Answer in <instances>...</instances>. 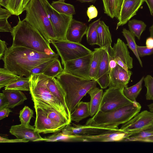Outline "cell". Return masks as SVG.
<instances>
[{"label":"cell","instance_id":"11a10c76","mask_svg":"<svg viewBox=\"0 0 153 153\" xmlns=\"http://www.w3.org/2000/svg\"><path fill=\"white\" fill-rule=\"evenodd\" d=\"M150 36L153 37V23L149 28Z\"/></svg>","mask_w":153,"mask_h":153},{"label":"cell","instance_id":"f546056e","mask_svg":"<svg viewBox=\"0 0 153 153\" xmlns=\"http://www.w3.org/2000/svg\"><path fill=\"white\" fill-rule=\"evenodd\" d=\"M6 90H14L30 91V79L29 77H21L17 80L9 84L4 88Z\"/></svg>","mask_w":153,"mask_h":153},{"label":"cell","instance_id":"1f68e13d","mask_svg":"<svg viewBox=\"0 0 153 153\" xmlns=\"http://www.w3.org/2000/svg\"><path fill=\"white\" fill-rule=\"evenodd\" d=\"M21 76L5 68H0V89L17 80Z\"/></svg>","mask_w":153,"mask_h":153},{"label":"cell","instance_id":"cb8c5ba5","mask_svg":"<svg viewBox=\"0 0 153 153\" xmlns=\"http://www.w3.org/2000/svg\"><path fill=\"white\" fill-rule=\"evenodd\" d=\"M46 84L49 91L67 107L65 100V92L57 78L47 76Z\"/></svg>","mask_w":153,"mask_h":153},{"label":"cell","instance_id":"ab89813d","mask_svg":"<svg viewBox=\"0 0 153 153\" xmlns=\"http://www.w3.org/2000/svg\"><path fill=\"white\" fill-rule=\"evenodd\" d=\"M33 112L31 109L25 106L20 111L19 118L22 125L28 127H31L30 124V120L33 117Z\"/></svg>","mask_w":153,"mask_h":153},{"label":"cell","instance_id":"f6af8a7d","mask_svg":"<svg viewBox=\"0 0 153 153\" xmlns=\"http://www.w3.org/2000/svg\"><path fill=\"white\" fill-rule=\"evenodd\" d=\"M29 141L24 139H10L1 136L0 137V143H27Z\"/></svg>","mask_w":153,"mask_h":153},{"label":"cell","instance_id":"bcb514c9","mask_svg":"<svg viewBox=\"0 0 153 153\" xmlns=\"http://www.w3.org/2000/svg\"><path fill=\"white\" fill-rule=\"evenodd\" d=\"M7 44L5 41L0 40V59H2L4 53L7 49Z\"/></svg>","mask_w":153,"mask_h":153},{"label":"cell","instance_id":"277c9868","mask_svg":"<svg viewBox=\"0 0 153 153\" xmlns=\"http://www.w3.org/2000/svg\"><path fill=\"white\" fill-rule=\"evenodd\" d=\"M24 19L36 29L49 43L57 41L51 23L41 0H30L25 7Z\"/></svg>","mask_w":153,"mask_h":153},{"label":"cell","instance_id":"9f6ffc18","mask_svg":"<svg viewBox=\"0 0 153 153\" xmlns=\"http://www.w3.org/2000/svg\"><path fill=\"white\" fill-rule=\"evenodd\" d=\"M30 0H23V7L24 10H25V8L26 5L29 2Z\"/></svg>","mask_w":153,"mask_h":153},{"label":"cell","instance_id":"f907efd6","mask_svg":"<svg viewBox=\"0 0 153 153\" xmlns=\"http://www.w3.org/2000/svg\"><path fill=\"white\" fill-rule=\"evenodd\" d=\"M149 9L151 14L153 16V0H144Z\"/></svg>","mask_w":153,"mask_h":153},{"label":"cell","instance_id":"f5cc1de1","mask_svg":"<svg viewBox=\"0 0 153 153\" xmlns=\"http://www.w3.org/2000/svg\"><path fill=\"white\" fill-rule=\"evenodd\" d=\"M7 4V0H0V5L6 8Z\"/></svg>","mask_w":153,"mask_h":153},{"label":"cell","instance_id":"f1b7e54d","mask_svg":"<svg viewBox=\"0 0 153 153\" xmlns=\"http://www.w3.org/2000/svg\"><path fill=\"white\" fill-rule=\"evenodd\" d=\"M144 76L135 84L129 87L126 86L123 88V92L126 97L132 102L136 101V99L142 88V83Z\"/></svg>","mask_w":153,"mask_h":153},{"label":"cell","instance_id":"d590c367","mask_svg":"<svg viewBox=\"0 0 153 153\" xmlns=\"http://www.w3.org/2000/svg\"><path fill=\"white\" fill-rule=\"evenodd\" d=\"M100 21V19H99L90 24L88 27L86 35L87 42L90 45H97L98 39L97 29Z\"/></svg>","mask_w":153,"mask_h":153},{"label":"cell","instance_id":"44dd1931","mask_svg":"<svg viewBox=\"0 0 153 153\" xmlns=\"http://www.w3.org/2000/svg\"><path fill=\"white\" fill-rule=\"evenodd\" d=\"M109 73V54L107 50L104 48L102 59L95 80L99 85L104 87L109 85L110 79Z\"/></svg>","mask_w":153,"mask_h":153},{"label":"cell","instance_id":"681fc988","mask_svg":"<svg viewBox=\"0 0 153 153\" xmlns=\"http://www.w3.org/2000/svg\"><path fill=\"white\" fill-rule=\"evenodd\" d=\"M146 45L149 49L153 48V37L150 36L146 39Z\"/></svg>","mask_w":153,"mask_h":153},{"label":"cell","instance_id":"9c48e42d","mask_svg":"<svg viewBox=\"0 0 153 153\" xmlns=\"http://www.w3.org/2000/svg\"><path fill=\"white\" fill-rule=\"evenodd\" d=\"M51 23L57 40H66L67 31L73 19V16L59 13L48 0H41Z\"/></svg>","mask_w":153,"mask_h":153},{"label":"cell","instance_id":"7402d4cb","mask_svg":"<svg viewBox=\"0 0 153 153\" xmlns=\"http://www.w3.org/2000/svg\"><path fill=\"white\" fill-rule=\"evenodd\" d=\"M98 39L97 45L100 47L106 49L109 54L112 53V47L111 34L108 27L105 22L100 21L97 29Z\"/></svg>","mask_w":153,"mask_h":153},{"label":"cell","instance_id":"4fadbf2b","mask_svg":"<svg viewBox=\"0 0 153 153\" xmlns=\"http://www.w3.org/2000/svg\"><path fill=\"white\" fill-rule=\"evenodd\" d=\"M36 113L34 127L39 133L46 134L61 131L66 126L61 125L49 118L42 109L33 102Z\"/></svg>","mask_w":153,"mask_h":153},{"label":"cell","instance_id":"3957f363","mask_svg":"<svg viewBox=\"0 0 153 153\" xmlns=\"http://www.w3.org/2000/svg\"><path fill=\"white\" fill-rule=\"evenodd\" d=\"M65 93V100L70 114L91 89L96 87L95 80L86 79L64 72L57 77Z\"/></svg>","mask_w":153,"mask_h":153},{"label":"cell","instance_id":"4316f807","mask_svg":"<svg viewBox=\"0 0 153 153\" xmlns=\"http://www.w3.org/2000/svg\"><path fill=\"white\" fill-rule=\"evenodd\" d=\"M90 116L89 102L80 101L71 114L70 119L71 121L78 123Z\"/></svg>","mask_w":153,"mask_h":153},{"label":"cell","instance_id":"e575fe53","mask_svg":"<svg viewBox=\"0 0 153 153\" xmlns=\"http://www.w3.org/2000/svg\"><path fill=\"white\" fill-rule=\"evenodd\" d=\"M51 5L59 13L72 16L76 13L74 6L71 4L65 3L64 1H53Z\"/></svg>","mask_w":153,"mask_h":153},{"label":"cell","instance_id":"8fae6325","mask_svg":"<svg viewBox=\"0 0 153 153\" xmlns=\"http://www.w3.org/2000/svg\"><path fill=\"white\" fill-rule=\"evenodd\" d=\"M92 55V53L65 62L63 65L64 72L82 78L91 79L89 76V71Z\"/></svg>","mask_w":153,"mask_h":153},{"label":"cell","instance_id":"83f0119b","mask_svg":"<svg viewBox=\"0 0 153 153\" xmlns=\"http://www.w3.org/2000/svg\"><path fill=\"white\" fill-rule=\"evenodd\" d=\"M104 51V48L100 47L94 49L92 52L89 71V76L91 80L96 79Z\"/></svg>","mask_w":153,"mask_h":153},{"label":"cell","instance_id":"db71d44e","mask_svg":"<svg viewBox=\"0 0 153 153\" xmlns=\"http://www.w3.org/2000/svg\"><path fill=\"white\" fill-rule=\"evenodd\" d=\"M97 0H77L81 3L91 2L94 3Z\"/></svg>","mask_w":153,"mask_h":153},{"label":"cell","instance_id":"f35d334b","mask_svg":"<svg viewBox=\"0 0 153 153\" xmlns=\"http://www.w3.org/2000/svg\"><path fill=\"white\" fill-rule=\"evenodd\" d=\"M23 0H7L6 8L8 10L12 15L19 16L25 10L23 7Z\"/></svg>","mask_w":153,"mask_h":153},{"label":"cell","instance_id":"2e32d148","mask_svg":"<svg viewBox=\"0 0 153 153\" xmlns=\"http://www.w3.org/2000/svg\"><path fill=\"white\" fill-rule=\"evenodd\" d=\"M144 0H124L118 18L116 30L126 24L134 16L144 2Z\"/></svg>","mask_w":153,"mask_h":153},{"label":"cell","instance_id":"52a82bcc","mask_svg":"<svg viewBox=\"0 0 153 153\" xmlns=\"http://www.w3.org/2000/svg\"><path fill=\"white\" fill-rule=\"evenodd\" d=\"M61 58L62 64L91 53L92 51L80 43L67 40H57L51 43Z\"/></svg>","mask_w":153,"mask_h":153},{"label":"cell","instance_id":"484cf974","mask_svg":"<svg viewBox=\"0 0 153 153\" xmlns=\"http://www.w3.org/2000/svg\"><path fill=\"white\" fill-rule=\"evenodd\" d=\"M124 0H102L104 13L111 18H118Z\"/></svg>","mask_w":153,"mask_h":153},{"label":"cell","instance_id":"7dc6e473","mask_svg":"<svg viewBox=\"0 0 153 153\" xmlns=\"http://www.w3.org/2000/svg\"><path fill=\"white\" fill-rule=\"evenodd\" d=\"M8 101L3 93H0V110L7 108L8 105Z\"/></svg>","mask_w":153,"mask_h":153},{"label":"cell","instance_id":"ba28073f","mask_svg":"<svg viewBox=\"0 0 153 153\" xmlns=\"http://www.w3.org/2000/svg\"><path fill=\"white\" fill-rule=\"evenodd\" d=\"M123 89L109 87L103 94L97 112H108L133 102L125 96Z\"/></svg>","mask_w":153,"mask_h":153},{"label":"cell","instance_id":"9a60e30c","mask_svg":"<svg viewBox=\"0 0 153 153\" xmlns=\"http://www.w3.org/2000/svg\"><path fill=\"white\" fill-rule=\"evenodd\" d=\"M109 55L124 69L128 70L133 68V59L130 55L126 45L120 39L118 38L114 44L112 53Z\"/></svg>","mask_w":153,"mask_h":153},{"label":"cell","instance_id":"74e56055","mask_svg":"<svg viewBox=\"0 0 153 153\" xmlns=\"http://www.w3.org/2000/svg\"><path fill=\"white\" fill-rule=\"evenodd\" d=\"M153 135V126L128 136L124 141L142 142L145 139Z\"/></svg>","mask_w":153,"mask_h":153},{"label":"cell","instance_id":"7c38bea8","mask_svg":"<svg viewBox=\"0 0 153 153\" xmlns=\"http://www.w3.org/2000/svg\"><path fill=\"white\" fill-rule=\"evenodd\" d=\"M127 134L120 128L98 135H68V142H119L123 141Z\"/></svg>","mask_w":153,"mask_h":153},{"label":"cell","instance_id":"d4e9b609","mask_svg":"<svg viewBox=\"0 0 153 153\" xmlns=\"http://www.w3.org/2000/svg\"><path fill=\"white\" fill-rule=\"evenodd\" d=\"M103 91L102 89L96 87L91 89L87 93L91 98L89 106L91 117L94 116L98 110L102 97Z\"/></svg>","mask_w":153,"mask_h":153},{"label":"cell","instance_id":"ac0fdd59","mask_svg":"<svg viewBox=\"0 0 153 153\" xmlns=\"http://www.w3.org/2000/svg\"><path fill=\"white\" fill-rule=\"evenodd\" d=\"M10 132L18 139L33 142L42 141L43 138L35 130L33 126L28 127L21 124L12 126L10 129Z\"/></svg>","mask_w":153,"mask_h":153},{"label":"cell","instance_id":"6f0895ef","mask_svg":"<svg viewBox=\"0 0 153 153\" xmlns=\"http://www.w3.org/2000/svg\"><path fill=\"white\" fill-rule=\"evenodd\" d=\"M149 111L153 112V102L147 105Z\"/></svg>","mask_w":153,"mask_h":153},{"label":"cell","instance_id":"d6986e66","mask_svg":"<svg viewBox=\"0 0 153 153\" xmlns=\"http://www.w3.org/2000/svg\"><path fill=\"white\" fill-rule=\"evenodd\" d=\"M88 28L85 23L73 19L67 32L66 40L80 43L83 37L86 34Z\"/></svg>","mask_w":153,"mask_h":153},{"label":"cell","instance_id":"680465c9","mask_svg":"<svg viewBox=\"0 0 153 153\" xmlns=\"http://www.w3.org/2000/svg\"><path fill=\"white\" fill-rule=\"evenodd\" d=\"M61 0V1H64L65 0Z\"/></svg>","mask_w":153,"mask_h":153},{"label":"cell","instance_id":"8d00e7d4","mask_svg":"<svg viewBox=\"0 0 153 153\" xmlns=\"http://www.w3.org/2000/svg\"><path fill=\"white\" fill-rule=\"evenodd\" d=\"M12 15L7 9L0 7V31L11 32L13 28L8 21V18Z\"/></svg>","mask_w":153,"mask_h":153},{"label":"cell","instance_id":"6da1fadb","mask_svg":"<svg viewBox=\"0 0 153 153\" xmlns=\"http://www.w3.org/2000/svg\"><path fill=\"white\" fill-rule=\"evenodd\" d=\"M59 57L56 53L48 54L25 47L11 46L7 48L2 59L4 68L17 75L29 77L35 67Z\"/></svg>","mask_w":153,"mask_h":153},{"label":"cell","instance_id":"4dcf8cb0","mask_svg":"<svg viewBox=\"0 0 153 153\" xmlns=\"http://www.w3.org/2000/svg\"><path fill=\"white\" fill-rule=\"evenodd\" d=\"M61 64L58 58L53 59L46 68L43 74L46 76L52 77H56L64 72Z\"/></svg>","mask_w":153,"mask_h":153},{"label":"cell","instance_id":"b9f144b4","mask_svg":"<svg viewBox=\"0 0 153 153\" xmlns=\"http://www.w3.org/2000/svg\"><path fill=\"white\" fill-rule=\"evenodd\" d=\"M53 60L46 61L35 67L32 70L31 74H43L46 68Z\"/></svg>","mask_w":153,"mask_h":153},{"label":"cell","instance_id":"8992f818","mask_svg":"<svg viewBox=\"0 0 153 153\" xmlns=\"http://www.w3.org/2000/svg\"><path fill=\"white\" fill-rule=\"evenodd\" d=\"M47 76L43 74H31L30 76V92L31 97L44 101L64 115L70 122V113L67 107L55 97L47 88Z\"/></svg>","mask_w":153,"mask_h":153},{"label":"cell","instance_id":"ee69618b","mask_svg":"<svg viewBox=\"0 0 153 153\" xmlns=\"http://www.w3.org/2000/svg\"><path fill=\"white\" fill-rule=\"evenodd\" d=\"M87 14L88 17L89 22L92 19L96 17L98 15V11L95 6L93 5L90 6L87 9Z\"/></svg>","mask_w":153,"mask_h":153},{"label":"cell","instance_id":"7a4b0ae2","mask_svg":"<svg viewBox=\"0 0 153 153\" xmlns=\"http://www.w3.org/2000/svg\"><path fill=\"white\" fill-rule=\"evenodd\" d=\"M16 25L13 27L11 32L12 37V47L22 46L38 52L48 54L56 53L39 32L24 19L19 17Z\"/></svg>","mask_w":153,"mask_h":153},{"label":"cell","instance_id":"d6a6232c","mask_svg":"<svg viewBox=\"0 0 153 153\" xmlns=\"http://www.w3.org/2000/svg\"><path fill=\"white\" fill-rule=\"evenodd\" d=\"M128 26L130 32L139 40L146 27V25L143 21L135 19L129 20Z\"/></svg>","mask_w":153,"mask_h":153},{"label":"cell","instance_id":"816d5d0a","mask_svg":"<svg viewBox=\"0 0 153 153\" xmlns=\"http://www.w3.org/2000/svg\"><path fill=\"white\" fill-rule=\"evenodd\" d=\"M142 142L153 143V135L147 137L143 140Z\"/></svg>","mask_w":153,"mask_h":153},{"label":"cell","instance_id":"836d02e7","mask_svg":"<svg viewBox=\"0 0 153 153\" xmlns=\"http://www.w3.org/2000/svg\"><path fill=\"white\" fill-rule=\"evenodd\" d=\"M122 33L127 42V45L133 52L138 59L140 66L142 67H143L142 62L138 54L137 50V45L135 42V36L129 30L126 28L123 29Z\"/></svg>","mask_w":153,"mask_h":153},{"label":"cell","instance_id":"30bf717a","mask_svg":"<svg viewBox=\"0 0 153 153\" xmlns=\"http://www.w3.org/2000/svg\"><path fill=\"white\" fill-rule=\"evenodd\" d=\"M152 126L153 112L146 110L139 112L123 124L120 129L128 136Z\"/></svg>","mask_w":153,"mask_h":153},{"label":"cell","instance_id":"e0dca14e","mask_svg":"<svg viewBox=\"0 0 153 153\" xmlns=\"http://www.w3.org/2000/svg\"><path fill=\"white\" fill-rule=\"evenodd\" d=\"M132 74L131 71L127 70L117 64L109 74L110 79L109 87L123 89L127 86Z\"/></svg>","mask_w":153,"mask_h":153},{"label":"cell","instance_id":"5b68a950","mask_svg":"<svg viewBox=\"0 0 153 153\" xmlns=\"http://www.w3.org/2000/svg\"><path fill=\"white\" fill-rule=\"evenodd\" d=\"M141 108L140 104L136 101L108 112H98L85 124L102 127H118L131 119Z\"/></svg>","mask_w":153,"mask_h":153},{"label":"cell","instance_id":"603a6c76","mask_svg":"<svg viewBox=\"0 0 153 153\" xmlns=\"http://www.w3.org/2000/svg\"><path fill=\"white\" fill-rule=\"evenodd\" d=\"M2 93L8 101L7 108H10L22 104L27 99L25 95L21 91L4 89L2 91Z\"/></svg>","mask_w":153,"mask_h":153},{"label":"cell","instance_id":"60d3db41","mask_svg":"<svg viewBox=\"0 0 153 153\" xmlns=\"http://www.w3.org/2000/svg\"><path fill=\"white\" fill-rule=\"evenodd\" d=\"M144 86L147 89L146 98L147 100H153V77L147 75L143 79Z\"/></svg>","mask_w":153,"mask_h":153},{"label":"cell","instance_id":"7bdbcfd3","mask_svg":"<svg viewBox=\"0 0 153 153\" xmlns=\"http://www.w3.org/2000/svg\"><path fill=\"white\" fill-rule=\"evenodd\" d=\"M137 50L139 57H142L153 53V48L149 49L146 46H137Z\"/></svg>","mask_w":153,"mask_h":153},{"label":"cell","instance_id":"c3c4849f","mask_svg":"<svg viewBox=\"0 0 153 153\" xmlns=\"http://www.w3.org/2000/svg\"><path fill=\"white\" fill-rule=\"evenodd\" d=\"M12 111L10 108H4L0 110V120L7 117Z\"/></svg>","mask_w":153,"mask_h":153},{"label":"cell","instance_id":"5bb4252c","mask_svg":"<svg viewBox=\"0 0 153 153\" xmlns=\"http://www.w3.org/2000/svg\"><path fill=\"white\" fill-rule=\"evenodd\" d=\"M118 127H102L87 125L76 124L74 123L67 125L61 132L66 135L100 134L119 129Z\"/></svg>","mask_w":153,"mask_h":153},{"label":"cell","instance_id":"ffe728a7","mask_svg":"<svg viewBox=\"0 0 153 153\" xmlns=\"http://www.w3.org/2000/svg\"><path fill=\"white\" fill-rule=\"evenodd\" d=\"M33 102H36L43 110L47 116L50 119L63 126H66L70 122L64 115L47 103L32 97Z\"/></svg>","mask_w":153,"mask_h":153}]
</instances>
